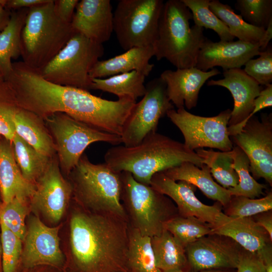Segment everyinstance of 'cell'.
<instances>
[{
  "instance_id": "cell-1",
  "label": "cell",
  "mask_w": 272,
  "mask_h": 272,
  "mask_svg": "<svg viewBox=\"0 0 272 272\" xmlns=\"http://www.w3.org/2000/svg\"><path fill=\"white\" fill-rule=\"evenodd\" d=\"M59 234L63 272L127 271L128 223L124 219L90 212L72 198Z\"/></svg>"
},
{
  "instance_id": "cell-2",
  "label": "cell",
  "mask_w": 272,
  "mask_h": 272,
  "mask_svg": "<svg viewBox=\"0 0 272 272\" xmlns=\"http://www.w3.org/2000/svg\"><path fill=\"white\" fill-rule=\"evenodd\" d=\"M17 104L43 120L64 113L94 127H99L109 111L106 99L81 89L57 85L45 80L38 70L23 61L13 62L5 79Z\"/></svg>"
},
{
  "instance_id": "cell-3",
  "label": "cell",
  "mask_w": 272,
  "mask_h": 272,
  "mask_svg": "<svg viewBox=\"0 0 272 272\" xmlns=\"http://www.w3.org/2000/svg\"><path fill=\"white\" fill-rule=\"evenodd\" d=\"M105 163L118 172H128L137 181L150 185L156 173L190 162L200 168L201 159L188 150L183 143L155 132L148 134L139 144L116 146L104 155Z\"/></svg>"
},
{
  "instance_id": "cell-4",
  "label": "cell",
  "mask_w": 272,
  "mask_h": 272,
  "mask_svg": "<svg viewBox=\"0 0 272 272\" xmlns=\"http://www.w3.org/2000/svg\"><path fill=\"white\" fill-rule=\"evenodd\" d=\"M192 19L191 12L181 0L164 2L153 46L158 60L165 58L177 69L195 67L207 37L203 28L190 26Z\"/></svg>"
},
{
  "instance_id": "cell-5",
  "label": "cell",
  "mask_w": 272,
  "mask_h": 272,
  "mask_svg": "<svg viewBox=\"0 0 272 272\" xmlns=\"http://www.w3.org/2000/svg\"><path fill=\"white\" fill-rule=\"evenodd\" d=\"M71 23L61 20L54 0L28 9L21 37V57L37 70L46 66L75 33Z\"/></svg>"
},
{
  "instance_id": "cell-6",
  "label": "cell",
  "mask_w": 272,
  "mask_h": 272,
  "mask_svg": "<svg viewBox=\"0 0 272 272\" xmlns=\"http://www.w3.org/2000/svg\"><path fill=\"white\" fill-rule=\"evenodd\" d=\"M73 187V199L84 209L110 213L128 222L121 201V172L105 163L94 164L83 154L67 176Z\"/></svg>"
},
{
  "instance_id": "cell-7",
  "label": "cell",
  "mask_w": 272,
  "mask_h": 272,
  "mask_svg": "<svg viewBox=\"0 0 272 272\" xmlns=\"http://www.w3.org/2000/svg\"><path fill=\"white\" fill-rule=\"evenodd\" d=\"M121 201L128 225L141 235H160L164 224L179 215L175 203L167 196L134 179L128 172H121Z\"/></svg>"
},
{
  "instance_id": "cell-8",
  "label": "cell",
  "mask_w": 272,
  "mask_h": 272,
  "mask_svg": "<svg viewBox=\"0 0 272 272\" xmlns=\"http://www.w3.org/2000/svg\"><path fill=\"white\" fill-rule=\"evenodd\" d=\"M104 52L102 44L75 32L64 47L39 71L49 82L89 91L92 83L90 73Z\"/></svg>"
},
{
  "instance_id": "cell-9",
  "label": "cell",
  "mask_w": 272,
  "mask_h": 272,
  "mask_svg": "<svg viewBox=\"0 0 272 272\" xmlns=\"http://www.w3.org/2000/svg\"><path fill=\"white\" fill-rule=\"evenodd\" d=\"M44 120L54 143L60 168L66 177L90 145L98 142L114 146L122 143L120 136L101 131L64 113H55Z\"/></svg>"
},
{
  "instance_id": "cell-10",
  "label": "cell",
  "mask_w": 272,
  "mask_h": 272,
  "mask_svg": "<svg viewBox=\"0 0 272 272\" xmlns=\"http://www.w3.org/2000/svg\"><path fill=\"white\" fill-rule=\"evenodd\" d=\"M163 0H120L113 13V31L125 51L153 46Z\"/></svg>"
},
{
  "instance_id": "cell-11",
  "label": "cell",
  "mask_w": 272,
  "mask_h": 272,
  "mask_svg": "<svg viewBox=\"0 0 272 272\" xmlns=\"http://www.w3.org/2000/svg\"><path fill=\"white\" fill-rule=\"evenodd\" d=\"M29 200L31 213L46 225L56 226L63 222L73 198V187L62 173L56 155L36 182Z\"/></svg>"
},
{
  "instance_id": "cell-12",
  "label": "cell",
  "mask_w": 272,
  "mask_h": 272,
  "mask_svg": "<svg viewBox=\"0 0 272 272\" xmlns=\"http://www.w3.org/2000/svg\"><path fill=\"white\" fill-rule=\"evenodd\" d=\"M231 113L228 109L215 116L203 117L188 112L183 107L172 109L166 115L182 133L183 144L188 150L207 147L227 152L234 146L228 129Z\"/></svg>"
},
{
  "instance_id": "cell-13",
  "label": "cell",
  "mask_w": 272,
  "mask_h": 272,
  "mask_svg": "<svg viewBox=\"0 0 272 272\" xmlns=\"http://www.w3.org/2000/svg\"><path fill=\"white\" fill-rule=\"evenodd\" d=\"M146 88L145 94L135 103L123 124L121 138L124 146H135L148 134L157 132L160 119L174 108L160 77L151 80Z\"/></svg>"
},
{
  "instance_id": "cell-14",
  "label": "cell",
  "mask_w": 272,
  "mask_h": 272,
  "mask_svg": "<svg viewBox=\"0 0 272 272\" xmlns=\"http://www.w3.org/2000/svg\"><path fill=\"white\" fill-rule=\"evenodd\" d=\"M46 225L31 213L26 220V232L22 241L21 272L38 266H52L63 270L65 257L61 248L60 230Z\"/></svg>"
},
{
  "instance_id": "cell-15",
  "label": "cell",
  "mask_w": 272,
  "mask_h": 272,
  "mask_svg": "<svg viewBox=\"0 0 272 272\" xmlns=\"http://www.w3.org/2000/svg\"><path fill=\"white\" fill-rule=\"evenodd\" d=\"M261 120L253 115L237 133L230 137L250 162V171L256 179L263 178L272 185V116L261 113ZM253 177V178H254Z\"/></svg>"
},
{
  "instance_id": "cell-16",
  "label": "cell",
  "mask_w": 272,
  "mask_h": 272,
  "mask_svg": "<svg viewBox=\"0 0 272 272\" xmlns=\"http://www.w3.org/2000/svg\"><path fill=\"white\" fill-rule=\"evenodd\" d=\"M242 249L227 236L216 234L203 236L185 248L188 272L236 269Z\"/></svg>"
},
{
  "instance_id": "cell-17",
  "label": "cell",
  "mask_w": 272,
  "mask_h": 272,
  "mask_svg": "<svg viewBox=\"0 0 272 272\" xmlns=\"http://www.w3.org/2000/svg\"><path fill=\"white\" fill-rule=\"evenodd\" d=\"M150 185L172 200L180 216L195 217L212 225L222 211L223 207L218 201L213 206L200 201L195 195V186L184 181H174L163 172L156 173L152 176Z\"/></svg>"
},
{
  "instance_id": "cell-18",
  "label": "cell",
  "mask_w": 272,
  "mask_h": 272,
  "mask_svg": "<svg viewBox=\"0 0 272 272\" xmlns=\"http://www.w3.org/2000/svg\"><path fill=\"white\" fill-rule=\"evenodd\" d=\"M260 53L258 43L241 40L213 42L207 38L199 49L195 67L205 72L215 66L223 71L241 68Z\"/></svg>"
},
{
  "instance_id": "cell-19",
  "label": "cell",
  "mask_w": 272,
  "mask_h": 272,
  "mask_svg": "<svg viewBox=\"0 0 272 272\" xmlns=\"http://www.w3.org/2000/svg\"><path fill=\"white\" fill-rule=\"evenodd\" d=\"M71 24L75 32L92 41L100 44L107 41L113 32L110 1H79Z\"/></svg>"
},
{
  "instance_id": "cell-20",
  "label": "cell",
  "mask_w": 272,
  "mask_h": 272,
  "mask_svg": "<svg viewBox=\"0 0 272 272\" xmlns=\"http://www.w3.org/2000/svg\"><path fill=\"white\" fill-rule=\"evenodd\" d=\"M220 73L216 68L205 72L191 67L167 70L160 77L166 84L167 96L173 105L177 109L185 106L189 110L196 106L199 91L206 82Z\"/></svg>"
},
{
  "instance_id": "cell-21",
  "label": "cell",
  "mask_w": 272,
  "mask_h": 272,
  "mask_svg": "<svg viewBox=\"0 0 272 272\" xmlns=\"http://www.w3.org/2000/svg\"><path fill=\"white\" fill-rule=\"evenodd\" d=\"M224 78L211 80L208 86H219L227 89L234 100L229 126L239 124L247 119L253 109V102L263 88L243 70L236 68L224 71Z\"/></svg>"
},
{
  "instance_id": "cell-22",
  "label": "cell",
  "mask_w": 272,
  "mask_h": 272,
  "mask_svg": "<svg viewBox=\"0 0 272 272\" xmlns=\"http://www.w3.org/2000/svg\"><path fill=\"white\" fill-rule=\"evenodd\" d=\"M211 226L212 234L228 237L251 252H257L272 242L267 232L252 217H232L221 211Z\"/></svg>"
},
{
  "instance_id": "cell-23",
  "label": "cell",
  "mask_w": 272,
  "mask_h": 272,
  "mask_svg": "<svg viewBox=\"0 0 272 272\" xmlns=\"http://www.w3.org/2000/svg\"><path fill=\"white\" fill-rule=\"evenodd\" d=\"M36 184L23 176L15 161L11 143L0 137V195L2 203L14 198L30 200Z\"/></svg>"
},
{
  "instance_id": "cell-24",
  "label": "cell",
  "mask_w": 272,
  "mask_h": 272,
  "mask_svg": "<svg viewBox=\"0 0 272 272\" xmlns=\"http://www.w3.org/2000/svg\"><path fill=\"white\" fill-rule=\"evenodd\" d=\"M154 56L153 46L135 47L104 60H98L90 73L91 79L111 77L133 71L149 76L154 65L150 63Z\"/></svg>"
},
{
  "instance_id": "cell-25",
  "label": "cell",
  "mask_w": 272,
  "mask_h": 272,
  "mask_svg": "<svg viewBox=\"0 0 272 272\" xmlns=\"http://www.w3.org/2000/svg\"><path fill=\"white\" fill-rule=\"evenodd\" d=\"M163 172L174 181H184L198 188L207 197L220 202L223 208L231 199L228 189L214 180L210 168L204 164L199 168L192 162H184Z\"/></svg>"
},
{
  "instance_id": "cell-26",
  "label": "cell",
  "mask_w": 272,
  "mask_h": 272,
  "mask_svg": "<svg viewBox=\"0 0 272 272\" xmlns=\"http://www.w3.org/2000/svg\"><path fill=\"white\" fill-rule=\"evenodd\" d=\"M14 123L16 133L37 152L49 158L56 155L53 139L42 118L18 105Z\"/></svg>"
},
{
  "instance_id": "cell-27",
  "label": "cell",
  "mask_w": 272,
  "mask_h": 272,
  "mask_svg": "<svg viewBox=\"0 0 272 272\" xmlns=\"http://www.w3.org/2000/svg\"><path fill=\"white\" fill-rule=\"evenodd\" d=\"M157 267L162 272L188 271L185 248L167 230L151 237Z\"/></svg>"
},
{
  "instance_id": "cell-28",
  "label": "cell",
  "mask_w": 272,
  "mask_h": 272,
  "mask_svg": "<svg viewBox=\"0 0 272 272\" xmlns=\"http://www.w3.org/2000/svg\"><path fill=\"white\" fill-rule=\"evenodd\" d=\"M28 9L12 11L10 20L0 32V72L4 79L12 71L13 59L21 56V33Z\"/></svg>"
},
{
  "instance_id": "cell-29",
  "label": "cell",
  "mask_w": 272,
  "mask_h": 272,
  "mask_svg": "<svg viewBox=\"0 0 272 272\" xmlns=\"http://www.w3.org/2000/svg\"><path fill=\"white\" fill-rule=\"evenodd\" d=\"M146 77L142 73L133 71L107 78H94L92 79L91 90L112 93L118 98L128 97L137 101L146 93Z\"/></svg>"
},
{
  "instance_id": "cell-30",
  "label": "cell",
  "mask_w": 272,
  "mask_h": 272,
  "mask_svg": "<svg viewBox=\"0 0 272 272\" xmlns=\"http://www.w3.org/2000/svg\"><path fill=\"white\" fill-rule=\"evenodd\" d=\"M126 267L128 272H162L156 266L151 237L129 225Z\"/></svg>"
},
{
  "instance_id": "cell-31",
  "label": "cell",
  "mask_w": 272,
  "mask_h": 272,
  "mask_svg": "<svg viewBox=\"0 0 272 272\" xmlns=\"http://www.w3.org/2000/svg\"><path fill=\"white\" fill-rule=\"evenodd\" d=\"M209 8L227 26L230 33L239 40L256 43L265 33V29L256 27L247 23L231 6L219 0L210 1Z\"/></svg>"
},
{
  "instance_id": "cell-32",
  "label": "cell",
  "mask_w": 272,
  "mask_h": 272,
  "mask_svg": "<svg viewBox=\"0 0 272 272\" xmlns=\"http://www.w3.org/2000/svg\"><path fill=\"white\" fill-rule=\"evenodd\" d=\"M11 145L15 161L23 177L27 181L36 184L51 158L37 152L16 133Z\"/></svg>"
},
{
  "instance_id": "cell-33",
  "label": "cell",
  "mask_w": 272,
  "mask_h": 272,
  "mask_svg": "<svg viewBox=\"0 0 272 272\" xmlns=\"http://www.w3.org/2000/svg\"><path fill=\"white\" fill-rule=\"evenodd\" d=\"M201 159L203 164L210 169L211 173L219 185L228 189L236 186L239 182L237 173L233 168L232 151L216 152L198 149L194 151Z\"/></svg>"
},
{
  "instance_id": "cell-34",
  "label": "cell",
  "mask_w": 272,
  "mask_h": 272,
  "mask_svg": "<svg viewBox=\"0 0 272 272\" xmlns=\"http://www.w3.org/2000/svg\"><path fill=\"white\" fill-rule=\"evenodd\" d=\"M233 168L239 177L238 184L228 188L231 196H243L255 198L263 195L265 185L258 183L250 175V162L244 152L238 146L232 149Z\"/></svg>"
},
{
  "instance_id": "cell-35",
  "label": "cell",
  "mask_w": 272,
  "mask_h": 272,
  "mask_svg": "<svg viewBox=\"0 0 272 272\" xmlns=\"http://www.w3.org/2000/svg\"><path fill=\"white\" fill-rule=\"evenodd\" d=\"M164 229L169 231L184 248L201 237L212 234L211 224L193 216L178 215L167 221Z\"/></svg>"
},
{
  "instance_id": "cell-36",
  "label": "cell",
  "mask_w": 272,
  "mask_h": 272,
  "mask_svg": "<svg viewBox=\"0 0 272 272\" xmlns=\"http://www.w3.org/2000/svg\"><path fill=\"white\" fill-rule=\"evenodd\" d=\"M192 13L194 25L214 31L221 41H231L235 39L227 26L210 9V0H181Z\"/></svg>"
},
{
  "instance_id": "cell-37",
  "label": "cell",
  "mask_w": 272,
  "mask_h": 272,
  "mask_svg": "<svg viewBox=\"0 0 272 272\" xmlns=\"http://www.w3.org/2000/svg\"><path fill=\"white\" fill-rule=\"evenodd\" d=\"M31 213L29 200L14 198L0 207V222L23 241L26 232V220Z\"/></svg>"
},
{
  "instance_id": "cell-38",
  "label": "cell",
  "mask_w": 272,
  "mask_h": 272,
  "mask_svg": "<svg viewBox=\"0 0 272 272\" xmlns=\"http://www.w3.org/2000/svg\"><path fill=\"white\" fill-rule=\"evenodd\" d=\"M224 214L232 217H249L272 210V192L259 198H250L243 196H232Z\"/></svg>"
},
{
  "instance_id": "cell-39",
  "label": "cell",
  "mask_w": 272,
  "mask_h": 272,
  "mask_svg": "<svg viewBox=\"0 0 272 272\" xmlns=\"http://www.w3.org/2000/svg\"><path fill=\"white\" fill-rule=\"evenodd\" d=\"M3 272H21L22 240L0 222Z\"/></svg>"
},
{
  "instance_id": "cell-40",
  "label": "cell",
  "mask_w": 272,
  "mask_h": 272,
  "mask_svg": "<svg viewBox=\"0 0 272 272\" xmlns=\"http://www.w3.org/2000/svg\"><path fill=\"white\" fill-rule=\"evenodd\" d=\"M235 7L245 21L256 27L266 29L272 21L271 0H237Z\"/></svg>"
},
{
  "instance_id": "cell-41",
  "label": "cell",
  "mask_w": 272,
  "mask_h": 272,
  "mask_svg": "<svg viewBox=\"0 0 272 272\" xmlns=\"http://www.w3.org/2000/svg\"><path fill=\"white\" fill-rule=\"evenodd\" d=\"M18 105L4 79L0 81V136L11 143L15 132L14 117Z\"/></svg>"
},
{
  "instance_id": "cell-42",
  "label": "cell",
  "mask_w": 272,
  "mask_h": 272,
  "mask_svg": "<svg viewBox=\"0 0 272 272\" xmlns=\"http://www.w3.org/2000/svg\"><path fill=\"white\" fill-rule=\"evenodd\" d=\"M257 58L249 59L244 65V72L260 86H266L272 82V47L269 44L266 48L260 51Z\"/></svg>"
},
{
  "instance_id": "cell-43",
  "label": "cell",
  "mask_w": 272,
  "mask_h": 272,
  "mask_svg": "<svg viewBox=\"0 0 272 272\" xmlns=\"http://www.w3.org/2000/svg\"><path fill=\"white\" fill-rule=\"evenodd\" d=\"M236 272H267L257 252L242 249Z\"/></svg>"
},
{
  "instance_id": "cell-44",
  "label": "cell",
  "mask_w": 272,
  "mask_h": 272,
  "mask_svg": "<svg viewBox=\"0 0 272 272\" xmlns=\"http://www.w3.org/2000/svg\"><path fill=\"white\" fill-rule=\"evenodd\" d=\"M79 2L78 0H54L55 12L61 20L71 23Z\"/></svg>"
},
{
  "instance_id": "cell-45",
  "label": "cell",
  "mask_w": 272,
  "mask_h": 272,
  "mask_svg": "<svg viewBox=\"0 0 272 272\" xmlns=\"http://www.w3.org/2000/svg\"><path fill=\"white\" fill-rule=\"evenodd\" d=\"M272 106V84L265 86L253 102L252 113L255 114L260 110Z\"/></svg>"
},
{
  "instance_id": "cell-46",
  "label": "cell",
  "mask_w": 272,
  "mask_h": 272,
  "mask_svg": "<svg viewBox=\"0 0 272 272\" xmlns=\"http://www.w3.org/2000/svg\"><path fill=\"white\" fill-rule=\"evenodd\" d=\"M48 0H6L5 6L10 11L29 9L47 2Z\"/></svg>"
},
{
  "instance_id": "cell-47",
  "label": "cell",
  "mask_w": 272,
  "mask_h": 272,
  "mask_svg": "<svg viewBox=\"0 0 272 272\" xmlns=\"http://www.w3.org/2000/svg\"><path fill=\"white\" fill-rule=\"evenodd\" d=\"M256 223L263 228L272 240V212L271 210L258 214L252 217Z\"/></svg>"
},
{
  "instance_id": "cell-48",
  "label": "cell",
  "mask_w": 272,
  "mask_h": 272,
  "mask_svg": "<svg viewBox=\"0 0 272 272\" xmlns=\"http://www.w3.org/2000/svg\"><path fill=\"white\" fill-rule=\"evenodd\" d=\"M262 260L267 272H272V244L269 243L256 252Z\"/></svg>"
},
{
  "instance_id": "cell-49",
  "label": "cell",
  "mask_w": 272,
  "mask_h": 272,
  "mask_svg": "<svg viewBox=\"0 0 272 272\" xmlns=\"http://www.w3.org/2000/svg\"><path fill=\"white\" fill-rule=\"evenodd\" d=\"M6 0H0V32L8 25L11 18L12 11L5 6Z\"/></svg>"
},
{
  "instance_id": "cell-50",
  "label": "cell",
  "mask_w": 272,
  "mask_h": 272,
  "mask_svg": "<svg viewBox=\"0 0 272 272\" xmlns=\"http://www.w3.org/2000/svg\"><path fill=\"white\" fill-rule=\"evenodd\" d=\"M272 38V21H271L267 28L265 29V33L261 39V40L258 42L259 47L260 51H264L268 44L269 42Z\"/></svg>"
},
{
  "instance_id": "cell-51",
  "label": "cell",
  "mask_w": 272,
  "mask_h": 272,
  "mask_svg": "<svg viewBox=\"0 0 272 272\" xmlns=\"http://www.w3.org/2000/svg\"><path fill=\"white\" fill-rule=\"evenodd\" d=\"M22 272H63V270L57 268L42 265L36 266L32 268H30Z\"/></svg>"
},
{
  "instance_id": "cell-52",
  "label": "cell",
  "mask_w": 272,
  "mask_h": 272,
  "mask_svg": "<svg viewBox=\"0 0 272 272\" xmlns=\"http://www.w3.org/2000/svg\"><path fill=\"white\" fill-rule=\"evenodd\" d=\"M236 269H213L205 270L200 272H236ZM184 272V271H180Z\"/></svg>"
},
{
  "instance_id": "cell-53",
  "label": "cell",
  "mask_w": 272,
  "mask_h": 272,
  "mask_svg": "<svg viewBox=\"0 0 272 272\" xmlns=\"http://www.w3.org/2000/svg\"><path fill=\"white\" fill-rule=\"evenodd\" d=\"M0 272H3L2 264V248H1V239H0Z\"/></svg>"
},
{
  "instance_id": "cell-54",
  "label": "cell",
  "mask_w": 272,
  "mask_h": 272,
  "mask_svg": "<svg viewBox=\"0 0 272 272\" xmlns=\"http://www.w3.org/2000/svg\"><path fill=\"white\" fill-rule=\"evenodd\" d=\"M3 79H4V78L3 76V75L0 72V81H1L2 80H3Z\"/></svg>"
},
{
  "instance_id": "cell-55",
  "label": "cell",
  "mask_w": 272,
  "mask_h": 272,
  "mask_svg": "<svg viewBox=\"0 0 272 272\" xmlns=\"http://www.w3.org/2000/svg\"><path fill=\"white\" fill-rule=\"evenodd\" d=\"M1 204H2V202L0 201V207H1Z\"/></svg>"
},
{
  "instance_id": "cell-56",
  "label": "cell",
  "mask_w": 272,
  "mask_h": 272,
  "mask_svg": "<svg viewBox=\"0 0 272 272\" xmlns=\"http://www.w3.org/2000/svg\"><path fill=\"white\" fill-rule=\"evenodd\" d=\"M0 201H1V195H0ZM2 202V201H1Z\"/></svg>"
},
{
  "instance_id": "cell-57",
  "label": "cell",
  "mask_w": 272,
  "mask_h": 272,
  "mask_svg": "<svg viewBox=\"0 0 272 272\" xmlns=\"http://www.w3.org/2000/svg\"><path fill=\"white\" fill-rule=\"evenodd\" d=\"M123 272H128V271H123Z\"/></svg>"
}]
</instances>
